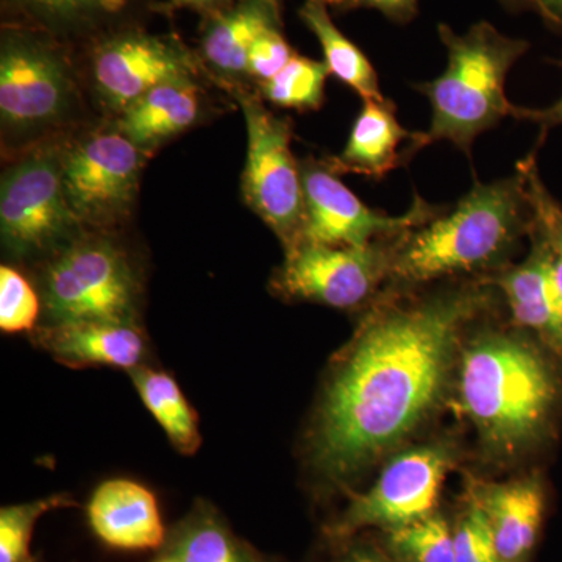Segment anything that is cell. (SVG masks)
<instances>
[{"mask_svg":"<svg viewBox=\"0 0 562 562\" xmlns=\"http://www.w3.org/2000/svg\"><path fill=\"white\" fill-rule=\"evenodd\" d=\"M479 280L401 301L387 297L361 322L325 387L312 462L344 484L395 449L441 401L462 331L491 308Z\"/></svg>","mask_w":562,"mask_h":562,"instance_id":"cell-1","label":"cell"},{"mask_svg":"<svg viewBox=\"0 0 562 562\" xmlns=\"http://www.w3.org/2000/svg\"><path fill=\"white\" fill-rule=\"evenodd\" d=\"M532 206L519 168L506 179L479 183L453 209L403 233L387 283L401 292L432 281L505 269L532 231Z\"/></svg>","mask_w":562,"mask_h":562,"instance_id":"cell-2","label":"cell"},{"mask_svg":"<svg viewBox=\"0 0 562 562\" xmlns=\"http://www.w3.org/2000/svg\"><path fill=\"white\" fill-rule=\"evenodd\" d=\"M541 347L505 331L480 333L462 347L458 401L494 457L524 452L549 427L560 382Z\"/></svg>","mask_w":562,"mask_h":562,"instance_id":"cell-3","label":"cell"},{"mask_svg":"<svg viewBox=\"0 0 562 562\" xmlns=\"http://www.w3.org/2000/svg\"><path fill=\"white\" fill-rule=\"evenodd\" d=\"M438 32L447 49V68L438 79L416 87L431 105L430 127L420 132L422 146L450 140L471 155L476 136L513 117L516 105L506 98L505 83L530 44L503 35L486 21L476 22L464 35L447 24H439Z\"/></svg>","mask_w":562,"mask_h":562,"instance_id":"cell-4","label":"cell"},{"mask_svg":"<svg viewBox=\"0 0 562 562\" xmlns=\"http://www.w3.org/2000/svg\"><path fill=\"white\" fill-rule=\"evenodd\" d=\"M72 98V74L58 40L25 25L3 29L0 44L3 127L18 135L44 131L68 114Z\"/></svg>","mask_w":562,"mask_h":562,"instance_id":"cell-5","label":"cell"},{"mask_svg":"<svg viewBox=\"0 0 562 562\" xmlns=\"http://www.w3.org/2000/svg\"><path fill=\"white\" fill-rule=\"evenodd\" d=\"M247 127L243 192L247 205L279 236L284 250L299 243L305 220L301 165L291 150L292 125L261 99L239 92Z\"/></svg>","mask_w":562,"mask_h":562,"instance_id":"cell-6","label":"cell"},{"mask_svg":"<svg viewBox=\"0 0 562 562\" xmlns=\"http://www.w3.org/2000/svg\"><path fill=\"white\" fill-rule=\"evenodd\" d=\"M138 283L127 257L103 239L70 244L44 276V302L54 322H133Z\"/></svg>","mask_w":562,"mask_h":562,"instance_id":"cell-7","label":"cell"},{"mask_svg":"<svg viewBox=\"0 0 562 562\" xmlns=\"http://www.w3.org/2000/svg\"><path fill=\"white\" fill-rule=\"evenodd\" d=\"M453 461V449L446 442L398 453L371 490L351 497L346 512L328 528L331 538L347 539L366 528L391 531L431 516Z\"/></svg>","mask_w":562,"mask_h":562,"instance_id":"cell-8","label":"cell"},{"mask_svg":"<svg viewBox=\"0 0 562 562\" xmlns=\"http://www.w3.org/2000/svg\"><path fill=\"white\" fill-rule=\"evenodd\" d=\"M401 236L366 247L297 243L286 250L273 286L294 301L338 310L358 308L387 283L395 243Z\"/></svg>","mask_w":562,"mask_h":562,"instance_id":"cell-9","label":"cell"},{"mask_svg":"<svg viewBox=\"0 0 562 562\" xmlns=\"http://www.w3.org/2000/svg\"><path fill=\"white\" fill-rule=\"evenodd\" d=\"M305 220L299 243L366 247L394 239L432 220L443 206L431 205L416 195L402 216L369 209L339 180L324 160L301 162Z\"/></svg>","mask_w":562,"mask_h":562,"instance_id":"cell-10","label":"cell"},{"mask_svg":"<svg viewBox=\"0 0 562 562\" xmlns=\"http://www.w3.org/2000/svg\"><path fill=\"white\" fill-rule=\"evenodd\" d=\"M61 158L40 150L3 173L0 231L16 255H35L61 243L79 224L63 190Z\"/></svg>","mask_w":562,"mask_h":562,"instance_id":"cell-11","label":"cell"},{"mask_svg":"<svg viewBox=\"0 0 562 562\" xmlns=\"http://www.w3.org/2000/svg\"><path fill=\"white\" fill-rule=\"evenodd\" d=\"M91 43L95 88L102 101L120 114L151 88L195 72L191 52L173 36L122 25Z\"/></svg>","mask_w":562,"mask_h":562,"instance_id":"cell-12","label":"cell"},{"mask_svg":"<svg viewBox=\"0 0 562 562\" xmlns=\"http://www.w3.org/2000/svg\"><path fill=\"white\" fill-rule=\"evenodd\" d=\"M143 151L124 133L103 132L61 158L63 190L79 222L113 221L127 211L138 188Z\"/></svg>","mask_w":562,"mask_h":562,"instance_id":"cell-13","label":"cell"},{"mask_svg":"<svg viewBox=\"0 0 562 562\" xmlns=\"http://www.w3.org/2000/svg\"><path fill=\"white\" fill-rule=\"evenodd\" d=\"M531 249L520 265L506 266L486 279L505 297L514 324L531 333L562 368V301L553 279L549 249L530 233Z\"/></svg>","mask_w":562,"mask_h":562,"instance_id":"cell-14","label":"cell"},{"mask_svg":"<svg viewBox=\"0 0 562 562\" xmlns=\"http://www.w3.org/2000/svg\"><path fill=\"white\" fill-rule=\"evenodd\" d=\"M424 149L420 132L406 131L390 99L364 101L341 154L324 160L333 172L382 180Z\"/></svg>","mask_w":562,"mask_h":562,"instance_id":"cell-15","label":"cell"},{"mask_svg":"<svg viewBox=\"0 0 562 562\" xmlns=\"http://www.w3.org/2000/svg\"><path fill=\"white\" fill-rule=\"evenodd\" d=\"M41 349L70 368H138L146 353L143 333L127 321L54 322L35 333Z\"/></svg>","mask_w":562,"mask_h":562,"instance_id":"cell-16","label":"cell"},{"mask_svg":"<svg viewBox=\"0 0 562 562\" xmlns=\"http://www.w3.org/2000/svg\"><path fill=\"white\" fill-rule=\"evenodd\" d=\"M471 497L486 516L502 562H530L546 514L541 480L479 484Z\"/></svg>","mask_w":562,"mask_h":562,"instance_id":"cell-17","label":"cell"},{"mask_svg":"<svg viewBox=\"0 0 562 562\" xmlns=\"http://www.w3.org/2000/svg\"><path fill=\"white\" fill-rule=\"evenodd\" d=\"M92 531L113 549L155 550L165 543L157 498L146 486L131 480H109L88 503Z\"/></svg>","mask_w":562,"mask_h":562,"instance_id":"cell-18","label":"cell"},{"mask_svg":"<svg viewBox=\"0 0 562 562\" xmlns=\"http://www.w3.org/2000/svg\"><path fill=\"white\" fill-rule=\"evenodd\" d=\"M279 24L277 0H235L211 11L201 36L202 60L225 79L247 76L251 44L262 31Z\"/></svg>","mask_w":562,"mask_h":562,"instance_id":"cell-19","label":"cell"},{"mask_svg":"<svg viewBox=\"0 0 562 562\" xmlns=\"http://www.w3.org/2000/svg\"><path fill=\"white\" fill-rule=\"evenodd\" d=\"M201 99L191 77L165 81L122 111L120 132L140 149L187 131L198 120Z\"/></svg>","mask_w":562,"mask_h":562,"instance_id":"cell-20","label":"cell"},{"mask_svg":"<svg viewBox=\"0 0 562 562\" xmlns=\"http://www.w3.org/2000/svg\"><path fill=\"white\" fill-rule=\"evenodd\" d=\"M135 0H7L24 18L18 25L49 33L54 38H98L122 27Z\"/></svg>","mask_w":562,"mask_h":562,"instance_id":"cell-21","label":"cell"},{"mask_svg":"<svg viewBox=\"0 0 562 562\" xmlns=\"http://www.w3.org/2000/svg\"><path fill=\"white\" fill-rule=\"evenodd\" d=\"M328 0H305L299 18L319 41L324 63L331 76L351 88L362 101H384L379 76L364 52L351 43L330 16Z\"/></svg>","mask_w":562,"mask_h":562,"instance_id":"cell-22","label":"cell"},{"mask_svg":"<svg viewBox=\"0 0 562 562\" xmlns=\"http://www.w3.org/2000/svg\"><path fill=\"white\" fill-rule=\"evenodd\" d=\"M140 401L160 424L172 446L183 454H194L202 442L198 414L171 375L150 368L131 371Z\"/></svg>","mask_w":562,"mask_h":562,"instance_id":"cell-23","label":"cell"},{"mask_svg":"<svg viewBox=\"0 0 562 562\" xmlns=\"http://www.w3.org/2000/svg\"><path fill=\"white\" fill-rule=\"evenodd\" d=\"M166 557L177 562H258L209 506L192 513L177 528Z\"/></svg>","mask_w":562,"mask_h":562,"instance_id":"cell-24","label":"cell"},{"mask_svg":"<svg viewBox=\"0 0 562 562\" xmlns=\"http://www.w3.org/2000/svg\"><path fill=\"white\" fill-rule=\"evenodd\" d=\"M328 76L330 70L324 61L294 54L277 76L261 83L262 98L283 109L319 110Z\"/></svg>","mask_w":562,"mask_h":562,"instance_id":"cell-25","label":"cell"},{"mask_svg":"<svg viewBox=\"0 0 562 562\" xmlns=\"http://www.w3.org/2000/svg\"><path fill=\"white\" fill-rule=\"evenodd\" d=\"M386 546L398 562H454L453 528L438 513L386 531Z\"/></svg>","mask_w":562,"mask_h":562,"instance_id":"cell-26","label":"cell"},{"mask_svg":"<svg viewBox=\"0 0 562 562\" xmlns=\"http://www.w3.org/2000/svg\"><path fill=\"white\" fill-rule=\"evenodd\" d=\"M538 149V147H536ZM536 149L517 162L530 195L535 222L532 228L546 243L552 261L553 279L562 301V203L549 191L536 162Z\"/></svg>","mask_w":562,"mask_h":562,"instance_id":"cell-27","label":"cell"},{"mask_svg":"<svg viewBox=\"0 0 562 562\" xmlns=\"http://www.w3.org/2000/svg\"><path fill=\"white\" fill-rule=\"evenodd\" d=\"M72 505L66 495H52L41 501L5 506L0 512V562L31 560V541L35 525L43 514Z\"/></svg>","mask_w":562,"mask_h":562,"instance_id":"cell-28","label":"cell"},{"mask_svg":"<svg viewBox=\"0 0 562 562\" xmlns=\"http://www.w3.org/2000/svg\"><path fill=\"white\" fill-rule=\"evenodd\" d=\"M40 301L32 284L10 266L0 268V328L7 333L32 330Z\"/></svg>","mask_w":562,"mask_h":562,"instance_id":"cell-29","label":"cell"},{"mask_svg":"<svg viewBox=\"0 0 562 562\" xmlns=\"http://www.w3.org/2000/svg\"><path fill=\"white\" fill-rule=\"evenodd\" d=\"M454 562H502L479 503L469 502L453 528Z\"/></svg>","mask_w":562,"mask_h":562,"instance_id":"cell-30","label":"cell"},{"mask_svg":"<svg viewBox=\"0 0 562 562\" xmlns=\"http://www.w3.org/2000/svg\"><path fill=\"white\" fill-rule=\"evenodd\" d=\"M290 43L284 38L281 24L262 31L249 50L247 76L261 83L271 80L294 57Z\"/></svg>","mask_w":562,"mask_h":562,"instance_id":"cell-31","label":"cell"},{"mask_svg":"<svg viewBox=\"0 0 562 562\" xmlns=\"http://www.w3.org/2000/svg\"><path fill=\"white\" fill-rule=\"evenodd\" d=\"M339 13L351 10H376L395 24H408L416 18L419 0H330Z\"/></svg>","mask_w":562,"mask_h":562,"instance_id":"cell-32","label":"cell"},{"mask_svg":"<svg viewBox=\"0 0 562 562\" xmlns=\"http://www.w3.org/2000/svg\"><path fill=\"white\" fill-rule=\"evenodd\" d=\"M513 117L538 124L539 127L542 128L541 136L543 138L550 128L560 127V125H562V95L560 101L554 102L553 105L547 106V109L531 110L516 106Z\"/></svg>","mask_w":562,"mask_h":562,"instance_id":"cell-33","label":"cell"},{"mask_svg":"<svg viewBox=\"0 0 562 562\" xmlns=\"http://www.w3.org/2000/svg\"><path fill=\"white\" fill-rule=\"evenodd\" d=\"M527 9L541 14L547 24L562 32V0H525Z\"/></svg>","mask_w":562,"mask_h":562,"instance_id":"cell-34","label":"cell"},{"mask_svg":"<svg viewBox=\"0 0 562 562\" xmlns=\"http://www.w3.org/2000/svg\"><path fill=\"white\" fill-rule=\"evenodd\" d=\"M338 562H398L391 554H383L371 547H351L339 558Z\"/></svg>","mask_w":562,"mask_h":562,"instance_id":"cell-35","label":"cell"},{"mask_svg":"<svg viewBox=\"0 0 562 562\" xmlns=\"http://www.w3.org/2000/svg\"><path fill=\"white\" fill-rule=\"evenodd\" d=\"M172 5L179 7V9H195L216 11L222 7L228 5V0H171Z\"/></svg>","mask_w":562,"mask_h":562,"instance_id":"cell-36","label":"cell"},{"mask_svg":"<svg viewBox=\"0 0 562 562\" xmlns=\"http://www.w3.org/2000/svg\"><path fill=\"white\" fill-rule=\"evenodd\" d=\"M503 5L508 7L512 10H524L527 9V2L525 0H501Z\"/></svg>","mask_w":562,"mask_h":562,"instance_id":"cell-37","label":"cell"},{"mask_svg":"<svg viewBox=\"0 0 562 562\" xmlns=\"http://www.w3.org/2000/svg\"><path fill=\"white\" fill-rule=\"evenodd\" d=\"M158 562H177V561L172 560V558L166 557V558H162V560L158 561Z\"/></svg>","mask_w":562,"mask_h":562,"instance_id":"cell-38","label":"cell"},{"mask_svg":"<svg viewBox=\"0 0 562 562\" xmlns=\"http://www.w3.org/2000/svg\"><path fill=\"white\" fill-rule=\"evenodd\" d=\"M277 2H280V3H281V0H277ZM328 3H330V0H328Z\"/></svg>","mask_w":562,"mask_h":562,"instance_id":"cell-39","label":"cell"},{"mask_svg":"<svg viewBox=\"0 0 562 562\" xmlns=\"http://www.w3.org/2000/svg\"><path fill=\"white\" fill-rule=\"evenodd\" d=\"M27 562H35V561H33L32 558H31V560H29Z\"/></svg>","mask_w":562,"mask_h":562,"instance_id":"cell-40","label":"cell"}]
</instances>
